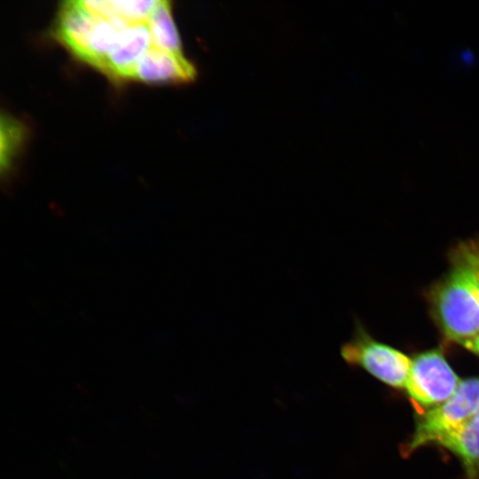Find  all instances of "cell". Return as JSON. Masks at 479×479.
I'll return each instance as SVG.
<instances>
[{
  "mask_svg": "<svg viewBox=\"0 0 479 479\" xmlns=\"http://www.w3.org/2000/svg\"><path fill=\"white\" fill-rule=\"evenodd\" d=\"M146 24L152 35L153 46L172 54L184 56L180 36L168 1H157Z\"/></svg>",
  "mask_w": 479,
  "mask_h": 479,
  "instance_id": "cell-9",
  "label": "cell"
},
{
  "mask_svg": "<svg viewBox=\"0 0 479 479\" xmlns=\"http://www.w3.org/2000/svg\"><path fill=\"white\" fill-rule=\"evenodd\" d=\"M476 414L479 415V407H478V410H477V412H476Z\"/></svg>",
  "mask_w": 479,
  "mask_h": 479,
  "instance_id": "cell-13",
  "label": "cell"
},
{
  "mask_svg": "<svg viewBox=\"0 0 479 479\" xmlns=\"http://www.w3.org/2000/svg\"><path fill=\"white\" fill-rule=\"evenodd\" d=\"M436 444L459 458L468 479H476L479 475V415H474L446 433Z\"/></svg>",
  "mask_w": 479,
  "mask_h": 479,
  "instance_id": "cell-7",
  "label": "cell"
},
{
  "mask_svg": "<svg viewBox=\"0 0 479 479\" xmlns=\"http://www.w3.org/2000/svg\"><path fill=\"white\" fill-rule=\"evenodd\" d=\"M460 381L438 350H429L412 360L405 389L418 410L435 407L449 399Z\"/></svg>",
  "mask_w": 479,
  "mask_h": 479,
  "instance_id": "cell-4",
  "label": "cell"
},
{
  "mask_svg": "<svg viewBox=\"0 0 479 479\" xmlns=\"http://www.w3.org/2000/svg\"><path fill=\"white\" fill-rule=\"evenodd\" d=\"M462 345L472 352L479 355V334L464 342Z\"/></svg>",
  "mask_w": 479,
  "mask_h": 479,
  "instance_id": "cell-12",
  "label": "cell"
},
{
  "mask_svg": "<svg viewBox=\"0 0 479 479\" xmlns=\"http://www.w3.org/2000/svg\"><path fill=\"white\" fill-rule=\"evenodd\" d=\"M478 407L479 379L460 381L458 389L449 399L423 413L404 447V453L409 454L419 447L436 443L475 415Z\"/></svg>",
  "mask_w": 479,
  "mask_h": 479,
  "instance_id": "cell-3",
  "label": "cell"
},
{
  "mask_svg": "<svg viewBox=\"0 0 479 479\" xmlns=\"http://www.w3.org/2000/svg\"><path fill=\"white\" fill-rule=\"evenodd\" d=\"M195 70L184 57L152 46L135 64L130 79L145 82H180L193 78Z\"/></svg>",
  "mask_w": 479,
  "mask_h": 479,
  "instance_id": "cell-6",
  "label": "cell"
},
{
  "mask_svg": "<svg viewBox=\"0 0 479 479\" xmlns=\"http://www.w3.org/2000/svg\"><path fill=\"white\" fill-rule=\"evenodd\" d=\"M23 128L20 122L5 114L1 116V172L7 171L23 137Z\"/></svg>",
  "mask_w": 479,
  "mask_h": 479,
  "instance_id": "cell-11",
  "label": "cell"
},
{
  "mask_svg": "<svg viewBox=\"0 0 479 479\" xmlns=\"http://www.w3.org/2000/svg\"><path fill=\"white\" fill-rule=\"evenodd\" d=\"M340 355L349 366L363 369L387 385L405 387L412 360L373 338L357 319L351 338L341 345Z\"/></svg>",
  "mask_w": 479,
  "mask_h": 479,
  "instance_id": "cell-2",
  "label": "cell"
},
{
  "mask_svg": "<svg viewBox=\"0 0 479 479\" xmlns=\"http://www.w3.org/2000/svg\"><path fill=\"white\" fill-rule=\"evenodd\" d=\"M434 317L444 335L463 344L479 334V299L455 267L431 292Z\"/></svg>",
  "mask_w": 479,
  "mask_h": 479,
  "instance_id": "cell-1",
  "label": "cell"
},
{
  "mask_svg": "<svg viewBox=\"0 0 479 479\" xmlns=\"http://www.w3.org/2000/svg\"><path fill=\"white\" fill-rule=\"evenodd\" d=\"M158 0L96 1L81 0L95 14L111 20L127 24L145 23Z\"/></svg>",
  "mask_w": 479,
  "mask_h": 479,
  "instance_id": "cell-8",
  "label": "cell"
},
{
  "mask_svg": "<svg viewBox=\"0 0 479 479\" xmlns=\"http://www.w3.org/2000/svg\"><path fill=\"white\" fill-rule=\"evenodd\" d=\"M453 267L467 279L479 299V245L474 241L461 243L452 255Z\"/></svg>",
  "mask_w": 479,
  "mask_h": 479,
  "instance_id": "cell-10",
  "label": "cell"
},
{
  "mask_svg": "<svg viewBox=\"0 0 479 479\" xmlns=\"http://www.w3.org/2000/svg\"><path fill=\"white\" fill-rule=\"evenodd\" d=\"M152 46L146 22L127 25L106 58L102 72L115 79H130L135 64Z\"/></svg>",
  "mask_w": 479,
  "mask_h": 479,
  "instance_id": "cell-5",
  "label": "cell"
}]
</instances>
